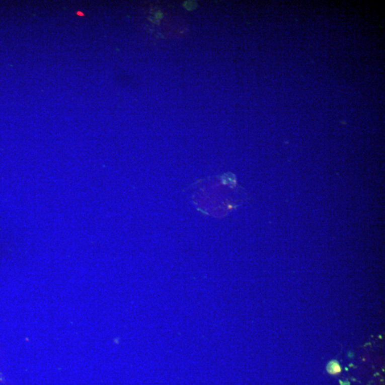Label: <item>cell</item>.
<instances>
[{"instance_id": "obj_1", "label": "cell", "mask_w": 385, "mask_h": 385, "mask_svg": "<svg viewBox=\"0 0 385 385\" xmlns=\"http://www.w3.org/2000/svg\"><path fill=\"white\" fill-rule=\"evenodd\" d=\"M327 371L332 375H335L341 372L342 369L338 361L333 360L329 362L327 366Z\"/></svg>"}, {"instance_id": "obj_2", "label": "cell", "mask_w": 385, "mask_h": 385, "mask_svg": "<svg viewBox=\"0 0 385 385\" xmlns=\"http://www.w3.org/2000/svg\"><path fill=\"white\" fill-rule=\"evenodd\" d=\"M340 384H341V385H350V383H349L348 381L343 382V381H340Z\"/></svg>"}]
</instances>
